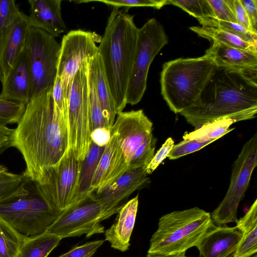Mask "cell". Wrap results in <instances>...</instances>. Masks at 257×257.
Listing matches in <instances>:
<instances>
[{"instance_id": "cell-19", "label": "cell", "mask_w": 257, "mask_h": 257, "mask_svg": "<svg viewBox=\"0 0 257 257\" xmlns=\"http://www.w3.org/2000/svg\"><path fill=\"white\" fill-rule=\"evenodd\" d=\"M29 16L23 12L0 38V67L4 79L25 48L30 27ZM4 80V79H3Z\"/></svg>"}, {"instance_id": "cell-36", "label": "cell", "mask_w": 257, "mask_h": 257, "mask_svg": "<svg viewBox=\"0 0 257 257\" xmlns=\"http://www.w3.org/2000/svg\"><path fill=\"white\" fill-rule=\"evenodd\" d=\"M22 12L14 0H0V38L21 16Z\"/></svg>"}, {"instance_id": "cell-50", "label": "cell", "mask_w": 257, "mask_h": 257, "mask_svg": "<svg viewBox=\"0 0 257 257\" xmlns=\"http://www.w3.org/2000/svg\"><path fill=\"white\" fill-rule=\"evenodd\" d=\"M252 257H257V254L256 253L254 254V255H253Z\"/></svg>"}, {"instance_id": "cell-48", "label": "cell", "mask_w": 257, "mask_h": 257, "mask_svg": "<svg viewBox=\"0 0 257 257\" xmlns=\"http://www.w3.org/2000/svg\"><path fill=\"white\" fill-rule=\"evenodd\" d=\"M6 171H8L7 168L4 165L0 164V173Z\"/></svg>"}, {"instance_id": "cell-32", "label": "cell", "mask_w": 257, "mask_h": 257, "mask_svg": "<svg viewBox=\"0 0 257 257\" xmlns=\"http://www.w3.org/2000/svg\"><path fill=\"white\" fill-rule=\"evenodd\" d=\"M88 86L89 112L92 125V131L95 128L99 127H106L109 129L104 118L102 108L96 94L92 74L88 66Z\"/></svg>"}, {"instance_id": "cell-20", "label": "cell", "mask_w": 257, "mask_h": 257, "mask_svg": "<svg viewBox=\"0 0 257 257\" xmlns=\"http://www.w3.org/2000/svg\"><path fill=\"white\" fill-rule=\"evenodd\" d=\"M29 16L32 26L40 28L56 37L64 33L66 26L61 14V0H30Z\"/></svg>"}, {"instance_id": "cell-13", "label": "cell", "mask_w": 257, "mask_h": 257, "mask_svg": "<svg viewBox=\"0 0 257 257\" xmlns=\"http://www.w3.org/2000/svg\"><path fill=\"white\" fill-rule=\"evenodd\" d=\"M96 42L94 34L81 30L71 31L62 39L56 76L61 78L66 103L68 87L74 75L85 61L98 53Z\"/></svg>"}, {"instance_id": "cell-18", "label": "cell", "mask_w": 257, "mask_h": 257, "mask_svg": "<svg viewBox=\"0 0 257 257\" xmlns=\"http://www.w3.org/2000/svg\"><path fill=\"white\" fill-rule=\"evenodd\" d=\"M241 236L236 226H216L212 224L196 246L199 257H229L233 254Z\"/></svg>"}, {"instance_id": "cell-33", "label": "cell", "mask_w": 257, "mask_h": 257, "mask_svg": "<svg viewBox=\"0 0 257 257\" xmlns=\"http://www.w3.org/2000/svg\"><path fill=\"white\" fill-rule=\"evenodd\" d=\"M169 4L181 8L198 21L214 17L208 0H167V5Z\"/></svg>"}, {"instance_id": "cell-17", "label": "cell", "mask_w": 257, "mask_h": 257, "mask_svg": "<svg viewBox=\"0 0 257 257\" xmlns=\"http://www.w3.org/2000/svg\"><path fill=\"white\" fill-rule=\"evenodd\" d=\"M2 84L0 97L25 105L30 100L31 78L28 53L26 46Z\"/></svg>"}, {"instance_id": "cell-31", "label": "cell", "mask_w": 257, "mask_h": 257, "mask_svg": "<svg viewBox=\"0 0 257 257\" xmlns=\"http://www.w3.org/2000/svg\"><path fill=\"white\" fill-rule=\"evenodd\" d=\"M198 21L203 26L218 29L237 36L246 42L257 44V34L237 23L220 21L214 17L205 18Z\"/></svg>"}, {"instance_id": "cell-49", "label": "cell", "mask_w": 257, "mask_h": 257, "mask_svg": "<svg viewBox=\"0 0 257 257\" xmlns=\"http://www.w3.org/2000/svg\"><path fill=\"white\" fill-rule=\"evenodd\" d=\"M3 79H4L3 75L1 68L0 67V81L1 82L3 81Z\"/></svg>"}, {"instance_id": "cell-42", "label": "cell", "mask_w": 257, "mask_h": 257, "mask_svg": "<svg viewBox=\"0 0 257 257\" xmlns=\"http://www.w3.org/2000/svg\"><path fill=\"white\" fill-rule=\"evenodd\" d=\"M52 96L54 104L67 118V103L64 97L61 78L56 76L52 89Z\"/></svg>"}, {"instance_id": "cell-11", "label": "cell", "mask_w": 257, "mask_h": 257, "mask_svg": "<svg viewBox=\"0 0 257 257\" xmlns=\"http://www.w3.org/2000/svg\"><path fill=\"white\" fill-rule=\"evenodd\" d=\"M105 208L90 195L72 205L58 216L46 232L61 239L104 232L101 222L109 217Z\"/></svg>"}, {"instance_id": "cell-16", "label": "cell", "mask_w": 257, "mask_h": 257, "mask_svg": "<svg viewBox=\"0 0 257 257\" xmlns=\"http://www.w3.org/2000/svg\"><path fill=\"white\" fill-rule=\"evenodd\" d=\"M128 170V165L117 138L111 134L105 147L91 181L90 192L111 183Z\"/></svg>"}, {"instance_id": "cell-44", "label": "cell", "mask_w": 257, "mask_h": 257, "mask_svg": "<svg viewBox=\"0 0 257 257\" xmlns=\"http://www.w3.org/2000/svg\"><path fill=\"white\" fill-rule=\"evenodd\" d=\"M111 137L110 130L99 127L93 130L90 135L91 141L99 147H105Z\"/></svg>"}, {"instance_id": "cell-7", "label": "cell", "mask_w": 257, "mask_h": 257, "mask_svg": "<svg viewBox=\"0 0 257 257\" xmlns=\"http://www.w3.org/2000/svg\"><path fill=\"white\" fill-rule=\"evenodd\" d=\"M168 42L163 25L155 18L138 28L136 51L126 92V103L137 104L147 88L150 66L155 56Z\"/></svg>"}, {"instance_id": "cell-29", "label": "cell", "mask_w": 257, "mask_h": 257, "mask_svg": "<svg viewBox=\"0 0 257 257\" xmlns=\"http://www.w3.org/2000/svg\"><path fill=\"white\" fill-rule=\"evenodd\" d=\"M27 236L0 217V257H19Z\"/></svg>"}, {"instance_id": "cell-47", "label": "cell", "mask_w": 257, "mask_h": 257, "mask_svg": "<svg viewBox=\"0 0 257 257\" xmlns=\"http://www.w3.org/2000/svg\"><path fill=\"white\" fill-rule=\"evenodd\" d=\"M147 257H190L186 255L185 253L179 254L169 255H160L153 254L148 253Z\"/></svg>"}, {"instance_id": "cell-35", "label": "cell", "mask_w": 257, "mask_h": 257, "mask_svg": "<svg viewBox=\"0 0 257 257\" xmlns=\"http://www.w3.org/2000/svg\"><path fill=\"white\" fill-rule=\"evenodd\" d=\"M26 105L0 97V124L18 123L22 116Z\"/></svg>"}, {"instance_id": "cell-23", "label": "cell", "mask_w": 257, "mask_h": 257, "mask_svg": "<svg viewBox=\"0 0 257 257\" xmlns=\"http://www.w3.org/2000/svg\"><path fill=\"white\" fill-rule=\"evenodd\" d=\"M88 66L92 74L95 90L104 118L110 130L114 122L116 113L114 100L98 53L88 60Z\"/></svg>"}, {"instance_id": "cell-12", "label": "cell", "mask_w": 257, "mask_h": 257, "mask_svg": "<svg viewBox=\"0 0 257 257\" xmlns=\"http://www.w3.org/2000/svg\"><path fill=\"white\" fill-rule=\"evenodd\" d=\"M80 161L67 148L61 159L49 168L42 182L34 183L38 192L54 210L62 212L74 204Z\"/></svg>"}, {"instance_id": "cell-22", "label": "cell", "mask_w": 257, "mask_h": 257, "mask_svg": "<svg viewBox=\"0 0 257 257\" xmlns=\"http://www.w3.org/2000/svg\"><path fill=\"white\" fill-rule=\"evenodd\" d=\"M217 67L245 70L257 68V52L244 50L213 42L205 54Z\"/></svg>"}, {"instance_id": "cell-43", "label": "cell", "mask_w": 257, "mask_h": 257, "mask_svg": "<svg viewBox=\"0 0 257 257\" xmlns=\"http://www.w3.org/2000/svg\"><path fill=\"white\" fill-rule=\"evenodd\" d=\"M247 17L252 32L257 34V0H240Z\"/></svg>"}, {"instance_id": "cell-4", "label": "cell", "mask_w": 257, "mask_h": 257, "mask_svg": "<svg viewBox=\"0 0 257 257\" xmlns=\"http://www.w3.org/2000/svg\"><path fill=\"white\" fill-rule=\"evenodd\" d=\"M216 66L205 54L198 58H180L163 64L161 94L171 110L180 113L196 101Z\"/></svg>"}, {"instance_id": "cell-45", "label": "cell", "mask_w": 257, "mask_h": 257, "mask_svg": "<svg viewBox=\"0 0 257 257\" xmlns=\"http://www.w3.org/2000/svg\"><path fill=\"white\" fill-rule=\"evenodd\" d=\"M14 129L0 124V155L13 147Z\"/></svg>"}, {"instance_id": "cell-30", "label": "cell", "mask_w": 257, "mask_h": 257, "mask_svg": "<svg viewBox=\"0 0 257 257\" xmlns=\"http://www.w3.org/2000/svg\"><path fill=\"white\" fill-rule=\"evenodd\" d=\"M235 121L230 119H221L206 123L194 131L185 133L183 139H194L199 141H216L234 128H230V126Z\"/></svg>"}, {"instance_id": "cell-14", "label": "cell", "mask_w": 257, "mask_h": 257, "mask_svg": "<svg viewBox=\"0 0 257 257\" xmlns=\"http://www.w3.org/2000/svg\"><path fill=\"white\" fill-rule=\"evenodd\" d=\"M146 168L128 169L111 183L91 192V196L101 204L110 216L118 213L134 192L150 182Z\"/></svg>"}, {"instance_id": "cell-37", "label": "cell", "mask_w": 257, "mask_h": 257, "mask_svg": "<svg viewBox=\"0 0 257 257\" xmlns=\"http://www.w3.org/2000/svg\"><path fill=\"white\" fill-rule=\"evenodd\" d=\"M91 2H100L113 7L122 8L126 12L131 8L140 7H150L160 9L167 5V0H93L80 1L79 3Z\"/></svg>"}, {"instance_id": "cell-40", "label": "cell", "mask_w": 257, "mask_h": 257, "mask_svg": "<svg viewBox=\"0 0 257 257\" xmlns=\"http://www.w3.org/2000/svg\"><path fill=\"white\" fill-rule=\"evenodd\" d=\"M104 240H96L77 245L58 257H92Z\"/></svg>"}, {"instance_id": "cell-25", "label": "cell", "mask_w": 257, "mask_h": 257, "mask_svg": "<svg viewBox=\"0 0 257 257\" xmlns=\"http://www.w3.org/2000/svg\"><path fill=\"white\" fill-rule=\"evenodd\" d=\"M105 147H99L91 141L88 152L80 161L78 177L74 198V204L91 193L90 185L95 170Z\"/></svg>"}, {"instance_id": "cell-34", "label": "cell", "mask_w": 257, "mask_h": 257, "mask_svg": "<svg viewBox=\"0 0 257 257\" xmlns=\"http://www.w3.org/2000/svg\"><path fill=\"white\" fill-rule=\"evenodd\" d=\"M157 141L153 134L144 141L128 162V169L146 168L155 155Z\"/></svg>"}, {"instance_id": "cell-1", "label": "cell", "mask_w": 257, "mask_h": 257, "mask_svg": "<svg viewBox=\"0 0 257 257\" xmlns=\"http://www.w3.org/2000/svg\"><path fill=\"white\" fill-rule=\"evenodd\" d=\"M52 89L30 99L14 129L13 147L21 152L26 165L23 174L35 183L42 182L68 147L67 119L54 104Z\"/></svg>"}, {"instance_id": "cell-15", "label": "cell", "mask_w": 257, "mask_h": 257, "mask_svg": "<svg viewBox=\"0 0 257 257\" xmlns=\"http://www.w3.org/2000/svg\"><path fill=\"white\" fill-rule=\"evenodd\" d=\"M153 123L143 109L121 111L110 128L116 136L127 162L137 149L152 134Z\"/></svg>"}, {"instance_id": "cell-2", "label": "cell", "mask_w": 257, "mask_h": 257, "mask_svg": "<svg viewBox=\"0 0 257 257\" xmlns=\"http://www.w3.org/2000/svg\"><path fill=\"white\" fill-rule=\"evenodd\" d=\"M257 68L216 67L195 103L180 113L197 128L221 119L235 122L256 117Z\"/></svg>"}, {"instance_id": "cell-46", "label": "cell", "mask_w": 257, "mask_h": 257, "mask_svg": "<svg viewBox=\"0 0 257 257\" xmlns=\"http://www.w3.org/2000/svg\"><path fill=\"white\" fill-rule=\"evenodd\" d=\"M233 6L237 23L252 32L247 14L240 0H233Z\"/></svg>"}, {"instance_id": "cell-10", "label": "cell", "mask_w": 257, "mask_h": 257, "mask_svg": "<svg viewBox=\"0 0 257 257\" xmlns=\"http://www.w3.org/2000/svg\"><path fill=\"white\" fill-rule=\"evenodd\" d=\"M257 166V133L243 145L233 164L230 183L226 195L211 217L218 226L236 223L239 204L244 197L252 173Z\"/></svg>"}, {"instance_id": "cell-9", "label": "cell", "mask_w": 257, "mask_h": 257, "mask_svg": "<svg viewBox=\"0 0 257 257\" xmlns=\"http://www.w3.org/2000/svg\"><path fill=\"white\" fill-rule=\"evenodd\" d=\"M26 47L31 78V99L52 89L56 76L60 44L55 37L42 29L31 26Z\"/></svg>"}, {"instance_id": "cell-5", "label": "cell", "mask_w": 257, "mask_h": 257, "mask_svg": "<svg viewBox=\"0 0 257 257\" xmlns=\"http://www.w3.org/2000/svg\"><path fill=\"white\" fill-rule=\"evenodd\" d=\"M213 224L209 213L197 207L162 216L153 234L148 253L169 255L196 246Z\"/></svg>"}, {"instance_id": "cell-39", "label": "cell", "mask_w": 257, "mask_h": 257, "mask_svg": "<svg viewBox=\"0 0 257 257\" xmlns=\"http://www.w3.org/2000/svg\"><path fill=\"white\" fill-rule=\"evenodd\" d=\"M215 18L237 23L234 13L233 0H208Z\"/></svg>"}, {"instance_id": "cell-8", "label": "cell", "mask_w": 257, "mask_h": 257, "mask_svg": "<svg viewBox=\"0 0 257 257\" xmlns=\"http://www.w3.org/2000/svg\"><path fill=\"white\" fill-rule=\"evenodd\" d=\"M61 213L50 207L34 183L26 196L0 203V217L28 236L46 232Z\"/></svg>"}, {"instance_id": "cell-6", "label": "cell", "mask_w": 257, "mask_h": 257, "mask_svg": "<svg viewBox=\"0 0 257 257\" xmlns=\"http://www.w3.org/2000/svg\"><path fill=\"white\" fill-rule=\"evenodd\" d=\"M88 61L82 64L74 75L69 84L67 93L68 148L73 151L79 161L85 158L91 144Z\"/></svg>"}, {"instance_id": "cell-3", "label": "cell", "mask_w": 257, "mask_h": 257, "mask_svg": "<svg viewBox=\"0 0 257 257\" xmlns=\"http://www.w3.org/2000/svg\"><path fill=\"white\" fill-rule=\"evenodd\" d=\"M138 28L134 16L113 7L98 46L115 104L116 114L125 107L126 92L137 44Z\"/></svg>"}, {"instance_id": "cell-28", "label": "cell", "mask_w": 257, "mask_h": 257, "mask_svg": "<svg viewBox=\"0 0 257 257\" xmlns=\"http://www.w3.org/2000/svg\"><path fill=\"white\" fill-rule=\"evenodd\" d=\"M200 37L212 42L220 43L233 48L257 52L256 45L246 42L229 33L206 26H194L189 28Z\"/></svg>"}, {"instance_id": "cell-21", "label": "cell", "mask_w": 257, "mask_h": 257, "mask_svg": "<svg viewBox=\"0 0 257 257\" xmlns=\"http://www.w3.org/2000/svg\"><path fill=\"white\" fill-rule=\"evenodd\" d=\"M138 197L137 195L121 208L115 223L104 232L105 240L115 249L125 251L128 249L138 211Z\"/></svg>"}, {"instance_id": "cell-27", "label": "cell", "mask_w": 257, "mask_h": 257, "mask_svg": "<svg viewBox=\"0 0 257 257\" xmlns=\"http://www.w3.org/2000/svg\"><path fill=\"white\" fill-rule=\"evenodd\" d=\"M61 239L47 232L34 236H27L19 257H47Z\"/></svg>"}, {"instance_id": "cell-26", "label": "cell", "mask_w": 257, "mask_h": 257, "mask_svg": "<svg viewBox=\"0 0 257 257\" xmlns=\"http://www.w3.org/2000/svg\"><path fill=\"white\" fill-rule=\"evenodd\" d=\"M30 180L23 173L14 174L8 171L0 173V203L18 199L29 192Z\"/></svg>"}, {"instance_id": "cell-41", "label": "cell", "mask_w": 257, "mask_h": 257, "mask_svg": "<svg viewBox=\"0 0 257 257\" xmlns=\"http://www.w3.org/2000/svg\"><path fill=\"white\" fill-rule=\"evenodd\" d=\"M174 145L173 139L171 137L167 138L146 167V171L148 175L152 174L164 160L167 158Z\"/></svg>"}, {"instance_id": "cell-24", "label": "cell", "mask_w": 257, "mask_h": 257, "mask_svg": "<svg viewBox=\"0 0 257 257\" xmlns=\"http://www.w3.org/2000/svg\"><path fill=\"white\" fill-rule=\"evenodd\" d=\"M237 228L241 236L233 257H250L257 252V199L245 215L238 219Z\"/></svg>"}, {"instance_id": "cell-38", "label": "cell", "mask_w": 257, "mask_h": 257, "mask_svg": "<svg viewBox=\"0 0 257 257\" xmlns=\"http://www.w3.org/2000/svg\"><path fill=\"white\" fill-rule=\"evenodd\" d=\"M214 140L199 141L194 139H183L174 146L167 158L175 160L189 154L199 151L207 145L213 143Z\"/></svg>"}]
</instances>
